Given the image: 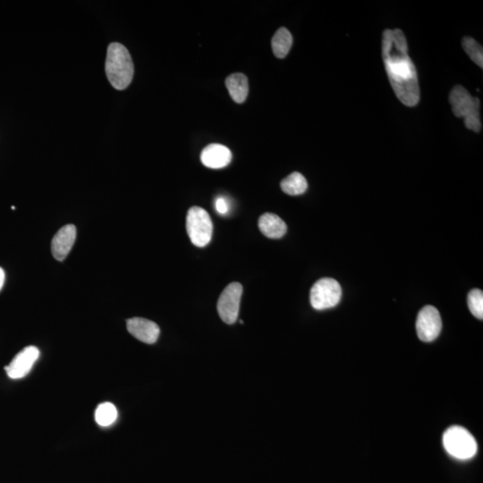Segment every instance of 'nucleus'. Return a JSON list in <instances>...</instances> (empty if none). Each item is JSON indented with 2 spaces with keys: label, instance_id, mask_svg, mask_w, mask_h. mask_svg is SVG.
Listing matches in <instances>:
<instances>
[{
  "label": "nucleus",
  "instance_id": "20",
  "mask_svg": "<svg viewBox=\"0 0 483 483\" xmlns=\"http://www.w3.org/2000/svg\"><path fill=\"white\" fill-rule=\"evenodd\" d=\"M216 209L221 214H225L228 212V203L227 200L222 197H219L215 202Z\"/></svg>",
  "mask_w": 483,
  "mask_h": 483
},
{
  "label": "nucleus",
  "instance_id": "12",
  "mask_svg": "<svg viewBox=\"0 0 483 483\" xmlns=\"http://www.w3.org/2000/svg\"><path fill=\"white\" fill-rule=\"evenodd\" d=\"M232 152L222 144L212 143L206 146L200 155V161L207 168L219 169L227 167L231 162Z\"/></svg>",
  "mask_w": 483,
  "mask_h": 483
},
{
  "label": "nucleus",
  "instance_id": "3",
  "mask_svg": "<svg viewBox=\"0 0 483 483\" xmlns=\"http://www.w3.org/2000/svg\"><path fill=\"white\" fill-rule=\"evenodd\" d=\"M450 102L454 115L464 118L467 129L479 133L482 129L480 100L473 97L466 88L456 86L451 90Z\"/></svg>",
  "mask_w": 483,
  "mask_h": 483
},
{
  "label": "nucleus",
  "instance_id": "21",
  "mask_svg": "<svg viewBox=\"0 0 483 483\" xmlns=\"http://www.w3.org/2000/svg\"><path fill=\"white\" fill-rule=\"evenodd\" d=\"M5 271L4 269L0 267V291H1L3 285L5 283Z\"/></svg>",
  "mask_w": 483,
  "mask_h": 483
},
{
  "label": "nucleus",
  "instance_id": "10",
  "mask_svg": "<svg viewBox=\"0 0 483 483\" xmlns=\"http://www.w3.org/2000/svg\"><path fill=\"white\" fill-rule=\"evenodd\" d=\"M75 239H77V228L74 225H67L61 228L52 242L53 257L59 262L67 258L74 246Z\"/></svg>",
  "mask_w": 483,
  "mask_h": 483
},
{
  "label": "nucleus",
  "instance_id": "18",
  "mask_svg": "<svg viewBox=\"0 0 483 483\" xmlns=\"http://www.w3.org/2000/svg\"><path fill=\"white\" fill-rule=\"evenodd\" d=\"M464 50L480 68H483V49L482 45L471 37H465L462 40Z\"/></svg>",
  "mask_w": 483,
  "mask_h": 483
},
{
  "label": "nucleus",
  "instance_id": "1",
  "mask_svg": "<svg viewBox=\"0 0 483 483\" xmlns=\"http://www.w3.org/2000/svg\"><path fill=\"white\" fill-rule=\"evenodd\" d=\"M382 58L388 79L398 100L407 106L418 104V77L415 65L409 55V45L402 31H384L382 36Z\"/></svg>",
  "mask_w": 483,
  "mask_h": 483
},
{
  "label": "nucleus",
  "instance_id": "19",
  "mask_svg": "<svg viewBox=\"0 0 483 483\" xmlns=\"http://www.w3.org/2000/svg\"><path fill=\"white\" fill-rule=\"evenodd\" d=\"M468 306L472 315L479 319H483V293L473 290L468 294Z\"/></svg>",
  "mask_w": 483,
  "mask_h": 483
},
{
  "label": "nucleus",
  "instance_id": "15",
  "mask_svg": "<svg viewBox=\"0 0 483 483\" xmlns=\"http://www.w3.org/2000/svg\"><path fill=\"white\" fill-rule=\"evenodd\" d=\"M271 45L274 55L278 58H284L293 45V36L287 28L281 27L273 36Z\"/></svg>",
  "mask_w": 483,
  "mask_h": 483
},
{
  "label": "nucleus",
  "instance_id": "2",
  "mask_svg": "<svg viewBox=\"0 0 483 483\" xmlns=\"http://www.w3.org/2000/svg\"><path fill=\"white\" fill-rule=\"evenodd\" d=\"M134 73V63L128 49L120 43H111L106 58V74L109 83L115 89L123 90L130 86Z\"/></svg>",
  "mask_w": 483,
  "mask_h": 483
},
{
  "label": "nucleus",
  "instance_id": "8",
  "mask_svg": "<svg viewBox=\"0 0 483 483\" xmlns=\"http://www.w3.org/2000/svg\"><path fill=\"white\" fill-rule=\"evenodd\" d=\"M442 321L440 312L434 306H427L420 310L416 321L417 335L423 342L434 341L440 335Z\"/></svg>",
  "mask_w": 483,
  "mask_h": 483
},
{
  "label": "nucleus",
  "instance_id": "5",
  "mask_svg": "<svg viewBox=\"0 0 483 483\" xmlns=\"http://www.w3.org/2000/svg\"><path fill=\"white\" fill-rule=\"evenodd\" d=\"M187 230L191 241L197 247H205L211 242L213 224L209 213L198 206L188 211Z\"/></svg>",
  "mask_w": 483,
  "mask_h": 483
},
{
  "label": "nucleus",
  "instance_id": "11",
  "mask_svg": "<svg viewBox=\"0 0 483 483\" xmlns=\"http://www.w3.org/2000/svg\"><path fill=\"white\" fill-rule=\"evenodd\" d=\"M127 331L138 340L146 344H155L158 340L161 329L155 322L143 318L128 319Z\"/></svg>",
  "mask_w": 483,
  "mask_h": 483
},
{
  "label": "nucleus",
  "instance_id": "9",
  "mask_svg": "<svg viewBox=\"0 0 483 483\" xmlns=\"http://www.w3.org/2000/svg\"><path fill=\"white\" fill-rule=\"evenodd\" d=\"M40 356V351L35 347L24 348L20 353L15 356L9 365L5 370L8 377L18 379L25 377L31 372L34 363Z\"/></svg>",
  "mask_w": 483,
  "mask_h": 483
},
{
  "label": "nucleus",
  "instance_id": "13",
  "mask_svg": "<svg viewBox=\"0 0 483 483\" xmlns=\"http://www.w3.org/2000/svg\"><path fill=\"white\" fill-rule=\"evenodd\" d=\"M259 228L265 237L271 239H279L287 233V228L285 222L278 215L265 213L259 219Z\"/></svg>",
  "mask_w": 483,
  "mask_h": 483
},
{
  "label": "nucleus",
  "instance_id": "17",
  "mask_svg": "<svg viewBox=\"0 0 483 483\" xmlns=\"http://www.w3.org/2000/svg\"><path fill=\"white\" fill-rule=\"evenodd\" d=\"M118 410L111 403H103L97 407L95 412L96 422L102 427H108L117 421Z\"/></svg>",
  "mask_w": 483,
  "mask_h": 483
},
{
  "label": "nucleus",
  "instance_id": "14",
  "mask_svg": "<svg viewBox=\"0 0 483 483\" xmlns=\"http://www.w3.org/2000/svg\"><path fill=\"white\" fill-rule=\"evenodd\" d=\"M225 86L230 92L232 99L237 103H243L249 93V84L244 74H233L225 79Z\"/></svg>",
  "mask_w": 483,
  "mask_h": 483
},
{
  "label": "nucleus",
  "instance_id": "4",
  "mask_svg": "<svg viewBox=\"0 0 483 483\" xmlns=\"http://www.w3.org/2000/svg\"><path fill=\"white\" fill-rule=\"evenodd\" d=\"M443 446L451 457L459 460L471 459L478 450L475 438L461 426H452L444 432Z\"/></svg>",
  "mask_w": 483,
  "mask_h": 483
},
{
  "label": "nucleus",
  "instance_id": "16",
  "mask_svg": "<svg viewBox=\"0 0 483 483\" xmlns=\"http://www.w3.org/2000/svg\"><path fill=\"white\" fill-rule=\"evenodd\" d=\"M281 189L288 196H296L306 192L308 183L302 174L294 172L281 182Z\"/></svg>",
  "mask_w": 483,
  "mask_h": 483
},
{
  "label": "nucleus",
  "instance_id": "7",
  "mask_svg": "<svg viewBox=\"0 0 483 483\" xmlns=\"http://www.w3.org/2000/svg\"><path fill=\"white\" fill-rule=\"evenodd\" d=\"M243 287L238 282H233L222 292L218 302V312L222 321L227 324H234L239 315Z\"/></svg>",
  "mask_w": 483,
  "mask_h": 483
},
{
  "label": "nucleus",
  "instance_id": "6",
  "mask_svg": "<svg viewBox=\"0 0 483 483\" xmlns=\"http://www.w3.org/2000/svg\"><path fill=\"white\" fill-rule=\"evenodd\" d=\"M342 288L333 278H324L317 281L310 290V304L315 310L333 308L340 302Z\"/></svg>",
  "mask_w": 483,
  "mask_h": 483
}]
</instances>
